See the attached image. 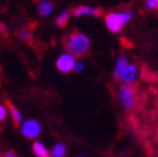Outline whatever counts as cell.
I'll use <instances>...</instances> for the list:
<instances>
[{
  "instance_id": "6da1fadb",
  "label": "cell",
  "mask_w": 158,
  "mask_h": 157,
  "mask_svg": "<svg viewBox=\"0 0 158 157\" xmlns=\"http://www.w3.org/2000/svg\"><path fill=\"white\" fill-rule=\"evenodd\" d=\"M65 47L66 51L71 52L73 57H82L90 48V38L81 31H75L66 37Z\"/></svg>"
},
{
  "instance_id": "7a4b0ae2",
  "label": "cell",
  "mask_w": 158,
  "mask_h": 157,
  "mask_svg": "<svg viewBox=\"0 0 158 157\" xmlns=\"http://www.w3.org/2000/svg\"><path fill=\"white\" fill-rule=\"evenodd\" d=\"M41 123L37 119H26L23 123L20 124V133L23 134L26 139H35L41 134Z\"/></svg>"
},
{
  "instance_id": "3957f363",
  "label": "cell",
  "mask_w": 158,
  "mask_h": 157,
  "mask_svg": "<svg viewBox=\"0 0 158 157\" xmlns=\"http://www.w3.org/2000/svg\"><path fill=\"white\" fill-rule=\"evenodd\" d=\"M76 64V58L71 54V52L65 51L62 54H59L58 58L55 59V67L59 72L62 74H69V72H73Z\"/></svg>"
},
{
  "instance_id": "277c9868",
  "label": "cell",
  "mask_w": 158,
  "mask_h": 157,
  "mask_svg": "<svg viewBox=\"0 0 158 157\" xmlns=\"http://www.w3.org/2000/svg\"><path fill=\"white\" fill-rule=\"evenodd\" d=\"M105 24L106 28L110 31V33H120L123 30V27L126 26L124 20L122 17V13L120 11H112V13H107L105 16Z\"/></svg>"
},
{
  "instance_id": "5b68a950",
  "label": "cell",
  "mask_w": 158,
  "mask_h": 157,
  "mask_svg": "<svg viewBox=\"0 0 158 157\" xmlns=\"http://www.w3.org/2000/svg\"><path fill=\"white\" fill-rule=\"evenodd\" d=\"M118 101L120 105L126 111H130V109L134 108L135 103V98H134V89L131 85H122L118 89Z\"/></svg>"
},
{
  "instance_id": "8992f818",
  "label": "cell",
  "mask_w": 158,
  "mask_h": 157,
  "mask_svg": "<svg viewBox=\"0 0 158 157\" xmlns=\"http://www.w3.org/2000/svg\"><path fill=\"white\" fill-rule=\"evenodd\" d=\"M138 75H140V68H138L135 64L130 62L127 65V68L123 71V74H122V76H120L118 81H122L123 85H131L133 82L138 78Z\"/></svg>"
},
{
  "instance_id": "52a82bcc",
  "label": "cell",
  "mask_w": 158,
  "mask_h": 157,
  "mask_svg": "<svg viewBox=\"0 0 158 157\" xmlns=\"http://www.w3.org/2000/svg\"><path fill=\"white\" fill-rule=\"evenodd\" d=\"M73 16L75 17H98L100 16V10L92 6H78L73 10Z\"/></svg>"
},
{
  "instance_id": "ba28073f",
  "label": "cell",
  "mask_w": 158,
  "mask_h": 157,
  "mask_svg": "<svg viewBox=\"0 0 158 157\" xmlns=\"http://www.w3.org/2000/svg\"><path fill=\"white\" fill-rule=\"evenodd\" d=\"M128 64H130V61H128V58L126 55H118L117 57V59H116V64H114V71H113L116 79H120L123 71L127 68Z\"/></svg>"
},
{
  "instance_id": "9c48e42d",
  "label": "cell",
  "mask_w": 158,
  "mask_h": 157,
  "mask_svg": "<svg viewBox=\"0 0 158 157\" xmlns=\"http://www.w3.org/2000/svg\"><path fill=\"white\" fill-rule=\"evenodd\" d=\"M37 10H38V14L41 17H48L54 11V3L49 0H41L37 6Z\"/></svg>"
},
{
  "instance_id": "30bf717a",
  "label": "cell",
  "mask_w": 158,
  "mask_h": 157,
  "mask_svg": "<svg viewBox=\"0 0 158 157\" xmlns=\"http://www.w3.org/2000/svg\"><path fill=\"white\" fill-rule=\"evenodd\" d=\"M33 153L37 157H51V151L47 149V146L40 140H35L33 143Z\"/></svg>"
},
{
  "instance_id": "8fae6325",
  "label": "cell",
  "mask_w": 158,
  "mask_h": 157,
  "mask_svg": "<svg viewBox=\"0 0 158 157\" xmlns=\"http://www.w3.org/2000/svg\"><path fill=\"white\" fill-rule=\"evenodd\" d=\"M9 112H10V116H11V119H13L16 123H23L24 122V118H23V113L20 112V109L19 108H16L14 105H11V103H9Z\"/></svg>"
},
{
  "instance_id": "7c38bea8",
  "label": "cell",
  "mask_w": 158,
  "mask_h": 157,
  "mask_svg": "<svg viewBox=\"0 0 158 157\" xmlns=\"http://www.w3.org/2000/svg\"><path fill=\"white\" fill-rule=\"evenodd\" d=\"M51 157H65L66 156V146L64 143H56L51 149Z\"/></svg>"
},
{
  "instance_id": "4fadbf2b",
  "label": "cell",
  "mask_w": 158,
  "mask_h": 157,
  "mask_svg": "<svg viewBox=\"0 0 158 157\" xmlns=\"http://www.w3.org/2000/svg\"><path fill=\"white\" fill-rule=\"evenodd\" d=\"M69 17H71V10H62V11L56 16L55 24L56 26H59V27L66 26V23L69 21Z\"/></svg>"
},
{
  "instance_id": "5bb4252c",
  "label": "cell",
  "mask_w": 158,
  "mask_h": 157,
  "mask_svg": "<svg viewBox=\"0 0 158 157\" xmlns=\"http://www.w3.org/2000/svg\"><path fill=\"white\" fill-rule=\"evenodd\" d=\"M19 36H20V38L23 40V41H27V43H28L30 40H31V33H30V30H27V28L20 30Z\"/></svg>"
},
{
  "instance_id": "9a60e30c",
  "label": "cell",
  "mask_w": 158,
  "mask_h": 157,
  "mask_svg": "<svg viewBox=\"0 0 158 157\" xmlns=\"http://www.w3.org/2000/svg\"><path fill=\"white\" fill-rule=\"evenodd\" d=\"M7 115H9V108H7V106H4L3 103H0V123L6 120Z\"/></svg>"
},
{
  "instance_id": "2e32d148",
  "label": "cell",
  "mask_w": 158,
  "mask_h": 157,
  "mask_svg": "<svg viewBox=\"0 0 158 157\" xmlns=\"http://www.w3.org/2000/svg\"><path fill=\"white\" fill-rule=\"evenodd\" d=\"M83 69H85V62H83L82 59H76V64H75V68H73V72L81 74Z\"/></svg>"
},
{
  "instance_id": "e0dca14e",
  "label": "cell",
  "mask_w": 158,
  "mask_h": 157,
  "mask_svg": "<svg viewBox=\"0 0 158 157\" xmlns=\"http://www.w3.org/2000/svg\"><path fill=\"white\" fill-rule=\"evenodd\" d=\"M158 0H144V6L147 7V10H154L157 9Z\"/></svg>"
},
{
  "instance_id": "ac0fdd59",
  "label": "cell",
  "mask_w": 158,
  "mask_h": 157,
  "mask_svg": "<svg viewBox=\"0 0 158 157\" xmlns=\"http://www.w3.org/2000/svg\"><path fill=\"white\" fill-rule=\"evenodd\" d=\"M7 31H9V28H7V26L4 23H0V33L2 34H6Z\"/></svg>"
},
{
  "instance_id": "d6986e66",
  "label": "cell",
  "mask_w": 158,
  "mask_h": 157,
  "mask_svg": "<svg viewBox=\"0 0 158 157\" xmlns=\"http://www.w3.org/2000/svg\"><path fill=\"white\" fill-rule=\"evenodd\" d=\"M4 157H19V156H17L16 151L9 150V151H6V153H4Z\"/></svg>"
},
{
  "instance_id": "ffe728a7",
  "label": "cell",
  "mask_w": 158,
  "mask_h": 157,
  "mask_svg": "<svg viewBox=\"0 0 158 157\" xmlns=\"http://www.w3.org/2000/svg\"><path fill=\"white\" fill-rule=\"evenodd\" d=\"M79 157H85V156H79Z\"/></svg>"
},
{
  "instance_id": "44dd1931",
  "label": "cell",
  "mask_w": 158,
  "mask_h": 157,
  "mask_svg": "<svg viewBox=\"0 0 158 157\" xmlns=\"http://www.w3.org/2000/svg\"><path fill=\"white\" fill-rule=\"evenodd\" d=\"M157 10H158V4H157Z\"/></svg>"
}]
</instances>
